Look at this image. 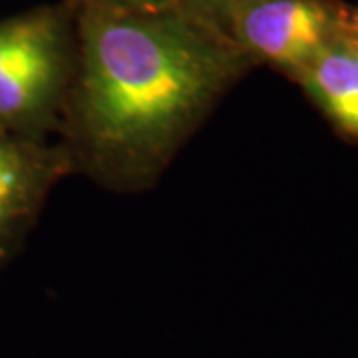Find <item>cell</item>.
Instances as JSON below:
<instances>
[{"instance_id": "7a4b0ae2", "label": "cell", "mask_w": 358, "mask_h": 358, "mask_svg": "<svg viewBox=\"0 0 358 358\" xmlns=\"http://www.w3.org/2000/svg\"><path fill=\"white\" fill-rule=\"evenodd\" d=\"M40 6L0 20V128L28 140L60 131L76 74V20Z\"/></svg>"}, {"instance_id": "52a82bcc", "label": "cell", "mask_w": 358, "mask_h": 358, "mask_svg": "<svg viewBox=\"0 0 358 358\" xmlns=\"http://www.w3.org/2000/svg\"><path fill=\"white\" fill-rule=\"evenodd\" d=\"M338 40L358 58V6H355V8L345 6L341 30H338Z\"/></svg>"}, {"instance_id": "6da1fadb", "label": "cell", "mask_w": 358, "mask_h": 358, "mask_svg": "<svg viewBox=\"0 0 358 358\" xmlns=\"http://www.w3.org/2000/svg\"><path fill=\"white\" fill-rule=\"evenodd\" d=\"M76 42L60 143L74 171L112 192L150 189L253 66L221 26L181 2H78Z\"/></svg>"}, {"instance_id": "8992f818", "label": "cell", "mask_w": 358, "mask_h": 358, "mask_svg": "<svg viewBox=\"0 0 358 358\" xmlns=\"http://www.w3.org/2000/svg\"><path fill=\"white\" fill-rule=\"evenodd\" d=\"M179 2L223 28L225 14L229 13V8L237 0H179Z\"/></svg>"}, {"instance_id": "5b68a950", "label": "cell", "mask_w": 358, "mask_h": 358, "mask_svg": "<svg viewBox=\"0 0 358 358\" xmlns=\"http://www.w3.org/2000/svg\"><path fill=\"white\" fill-rule=\"evenodd\" d=\"M294 82L334 128L358 140V58L341 40L320 52Z\"/></svg>"}, {"instance_id": "3957f363", "label": "cell", "mask_w": 358, "mask_h": 358, "mask_svg": "<svg viewBox=\"0 0 358 358\" xmlns=\"http://www.w3.org/2000/svg\"><path fill=\"white\" fill-rule=\"evenodd\" d=\"M345 4L338 0H237L223 30L251 64L294 78L338 40Z\"/></svg>"}, {"instance_id": "277c9868", "label": "cell", "mask_w": 358, "mask_h": 358, "mask_svg": "<svg viewBox=\"0 0 358 358\" xmlns=\"http://www.w3.org/2000/svg\"><path fill=\"white\" fill-rule=\"evenodd\" d=\"M70 173L74 166L60 141L0 128V268L20 251L52 189Z\"/></svg>"}, {"instance_id": "ba28073f", "label": "cell", "mask_w": 358, "mask_h": 358, "mask_svg": "<svg viewBox=\"0 0 358 358\" xmlns=\"http://www.w3.org/2000/svg\"><path fill=\"white\" fill-rule=\"evenodd\" d=\"M84 4H98V6H112V8H154L166 6L179 0H78Z\"/></svg>"}]
</instances>
